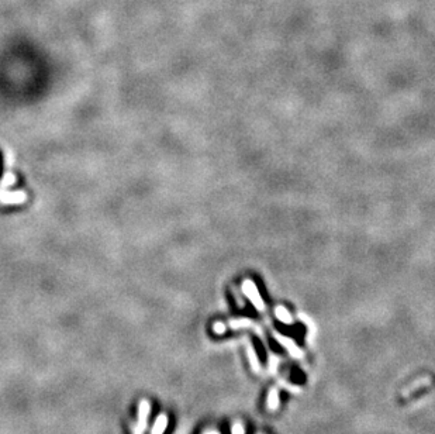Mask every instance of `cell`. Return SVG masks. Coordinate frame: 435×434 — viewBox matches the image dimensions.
I'll return each mask as SVG.
<instances>
[{
    "label": "cell",
    "instance_id": "obj_5",
    "mask_svg": "<svg viewBox=\"0 0 435 434\" xmlns=\"http://www.w3.org/2000/svg\"><path fill=\"white\" fill-rule=\"evenodd\" d=\"M276 316H278L279 320L283 321V323H292V316H290V313L286 310L285 307L279 306L278 309H276Z\"/></svg>",
    "mask_w": 435,
    "mask_h": 434
},
{
    "label": "cell",
    "instance_id": "obj_9",
    "mask_svg": "<svg viewBox=\"0 0 435 434\" xmlns=\"http://www.w3.org/2000/svg\"><path fill=\"white\" fill-rule=\"evenodd\" d=\"M233 434H245V430H244V427L240 423H237V424L233 426Z\"/></svg>",
    "mask_w": 435,
    "mask_h": 434
},
{
    "label": "cell",
    "instance_id": "obj_3",
    "mask_svg": "<svg viewBox=\"0 0 435 434\" xmlns=\"http://www.w3.org/2000/svg\"><path fill=\"white\" fill-rule=\"evenodd\" d=\"M275 337H276V340H278V341L280 342V344H282V345H283V347H285V349L287 350L293 357H296V358H301V357H303V353H301L299 347L294 344V341L289 340V338H286V337H283V335L276 334Z\"/></svg>",
    "mask_w": 435,
    "mask_h": 434
},
{
    "label": "cell",
    "instance_id": "obj_4",
    "mask_svg": "<svg viewBox=\"0 0 435 434\" xmlns=\"http://www.w3.org/2000/svg\"><path fill=\"white\" fill-rule=\"evenodd\" d=\"M166 427H168V416L166 414H159L157 420H155V423H154L151 434H164Z\"/></svg>",
    "mask_w": 435,
    "mask_h": 434
},
{
    "label": "cell",
    "instance_id": "obj_10",
    "mask_svg": "<svg viewBox=\"0 0 435 434\" xmlns=\"http://www.w3.org/2000/svg\"><path fill=\"white\" fill-rule=\"evenodd\" d=\"M206 434H217V433H206Z\"/></svg>",
    "mask_w": 435,
    "mask_h": 434
},
{
    "label": "cell",
    "instance_id": "obj_2",
    "mask_svg": "<svg viewBox=\"0 0 435 434\" xmlns=\"http://www.w3.org/2000/svg\"><path fill=\"white\" fill-rule=\"evenodd\" d=\"M244 292H245V295L248 296L251 299V302L255 305V307L257 309H259V310H264V302H262V299H261V296H259V293H258L257 288L252 285V282H245L244 284Z\"/></svg>",
    "mask_w": 435,
    "mask_h": 434
},
{
    "label": "cell",
    "instance_id": "obj_6",
    "mask_svg": "<svg viewBox=\"0 0 435 434\" xmlns=\"http://www.w3.org/2000/svg\"><path fill=\"white\" fill-rule=\"evenodd\" d=\"M268 406L271 407L272 410L276 409V407L279 406V396L276 389H272V391L269 392V396H268Z\"/></svg>",
    "mask_w": 435,
    "mask_h": 434
},
{
    "label": "cell",
    "instance_id": "obj_7",
    "mask_svg": "<svg viewBox=\"0 0 435 434\" xmlns=\"http://www.w3.org/2000/svg\"><path fill=\"white\" fill-rule=\"evenodd\" d=\"M248 358H250V363L252 365V368L255 371H259V361H258L257 353L254 351V349L248 345Z\"/></svg>",
    "mask_w": 435,
    "mask_h": 434
},
{
    "label": "cell",
    "instance_id": "obj_8",
    "mask_svg": "<svg viewBox=\"0 0 435 434\" xmlns=\"http://www.w3.org/2000/svg\"><path fill=\"white\" fill-rule=\"evenodd\" d=\"M214 331H215L217 334H222V333L226 331V326H224L223 323H215V324H214Z\"/></svg>",
    "mask_w": 435,
    "mask_h": 434
},
{
    "label": "cell",
    "instance_id": "obj_1",
    "mask_svg": "<svg viewBox=\"0 0 435 434\" xmlns=\"http://www.w3.org/2000/svg\"><path fill=\"white\" fill-rule=\"evenodd\" d=\"M151 412V405L148 400H141L138 406V420L133 427V434H144L148 423V416Z\"/></svg>",
    "mask_w": 435,
    "mask_h": 434
}]
</instances>
